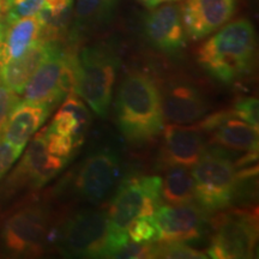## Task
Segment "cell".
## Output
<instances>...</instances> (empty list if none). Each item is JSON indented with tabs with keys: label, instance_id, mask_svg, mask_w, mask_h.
Returning <instances> with one entry per match:
<instances>
[{
	"label": "cell",
	"instance_id": "4dcf8cb0",
	"mask_svg": "<svg viewBox=\"0 0 259 259\" xmlns=\"http://www.w3.org/2000/svg\"><path fill=\"white\" fill-rule=\"evenodd\" d=\"M45 10L52 17H59L60 15L69 11L73 0H44Z\"/></svg>",
	"mask_w": 259,
	"mask_h": 259
},
{
	"label": "cell",
	"instance_id": "277c9868",
	"mask_svg": "<svg viewBox=\"0 0 259 259\" xmlns=\"http://www.w3.org/2000/svg\"><path fill=\"white\" fill-rule=\"evenodd\" d=\"M118 69L119 59L105 47H87L77 54L74 93L102 118L108 114Z\"/></svg>",
	"mask_w": 259,
	"mask_h": 259
},
{
	"label": "cell",
	"instance_id": "836d02e7",
	"mask_svg": "<svg viewBox=\"0 0 259 259\" xmlns=\"http://www.w3.org/2000/svg\"><path fill=\"white\" fill-rule=\"evenodd\" d=\"M3 21H4V14H2V12H0V27H2Z\"/></svg>",
	"mask_w": 259,
	"mask_h": 259
},
{
	"label": "cell",
	"instance_id": "9a60e30c",
	"mask_svg": "<svg viewBox=\"0 0 259 259\" xmlns=\"http://www.w3.org/2000/svg\"><path fill=\"white\" fill-rule=\"evenodd\" d=\"M163 119L169 124H193L209 111L203 93L191 82L171 79L160 88Z\"/></svg>",
	"mask_w": 259,
	"mask_h": 259
},
{
	"label": "cell",
	"instance_id": "8fae6325",
	"mask_svg": "<svg viewBox=\"0 0 259 259\" xmlns=\"http://www.w3.org/2000/svg\"><path fill=\"white\" fill-rule=\"evenodd\" d=\"M158 242H185L198 239L205 226V210L194 203H162L153 215Z\"/></svg>",
	"mask_w": 259,
	"mask_h": 259
},
{
	"label": "cell",
	"instance_id": "4316f807",
	"mask_svg": "<svg viewBox=\"0 0 259 259\" xmlns=\"http://www.w3.org/2000/svg\"><path fill=\"white\" fill-rule=\"evenodd\" d=\"M233 114L238 116L239 119L244 120L252 126L258 127L259 120V108H258V100L252 96H244L239 97L235 100L233 108L231 109Z\"/></svg>",
	"mask_w": 259,
	"mask_h": 259
},
{
	"label": "cell",
	"instance_id": "ba28073f",
	"mask_svg": "<svg viewBox=\"0 0 259 259\" xmlns=\"http://www.w3.org/2000/svg\"><path fill=\"white\" fill-rule=\"evenodd\" d=\"M120 177V156L111 149H101L80 163L74 176V189L83 200L93 205H102L112 198Z\"/></svg>",
	"mask_w": 259,
	"mask_h": 259
},
{
	"label": "cell",
	"instance_id": "603a6c76",
	"mask_svg": "<svg viewBox=\"0 0 259 259\" xmlns=\"http://www.w3.org/2000/svg\"><path fill=\"white\" fill-rule=\"evenodd\" d=\"M118 0H77L73 12V32L82 35L109 21Z\"/></svg>",
	"mask_w": 259,
	"mask_h": 259
},
{
	"label": "cell",
	"instance_id": "83f0119b",
	"mask_svg": "<svg viewBox=\"0 0 259 259\" xmlns=\"http://www.w3.org/2000/svg\"><path fill=\"white\" fill-rule=\"evenodd\" d=\"M45 9L44 0H22L5 12L6 21L14 22L17 19L37 15Z\"/></svg>",
	"mask_w": 259,
	"mask_h": 259
},
{
	"label": "cell",
	"instance_id": "9c48e42d",
	"mask_svg": "<svg viewBox=\"0 0 259 259\" xmlns=\"http://www.w3.org/2000/svg\"><path fill=\"white\" fill-rule=\"evenodd\" d=\"M50 232V213L41 205H29L17 210L5 220L2 239L12 254L41 251Z\"/></svg>",
	"mask_w": 259,
	"mask_h": 259
},
{
	"label": "cell",
	"instance_id": "5b68a950",
	"mask_svg": "<svg viewBox=\"0 0 259 259\" xmlns=\"http://www.w3.org/2000/svg\"><path fill=\"white\" fill-rule=\"evenodd\" d=\"M64 254L73 257L108 258L109 223L107 211L84 208L65 220L59 233Z\"/></svg>",
	"mask_w": 259,
	"mask_h": 259
},
{
	"label": "cell",
	"instance_id": "d6986e66",
	"mask_svg": "<svg viewBox=\"0 0 259 259\" xmlns=\"http://www.w3.org/2000/svg\"><path fill=\"white\" fill-rule=\"evenodd\" d=\"M52 109L53 108L44 103L18 100L6 121L3 138L22 154L32 136L47 120Z\"/></svg>",
	"mask_w": 259,
	"mask_h": 259
},
{
	"label": "cell",
	"instance_id": "7c38bea8",
	"mask_svg": "<svg viewBox=\"0 0 259 259\" xmlns=\"http://www.w3.org/2000/svg\"><path fill=\"white\" fill-rule=\"evenodd\" d=\"M198 125L216 147L245 154L258 151V127L239 119L231 109L212 113Z\"/></svg>",
	"mask_w": 259,
	"mask_h": 259
},
{
	"label": "cell",
	"instance_id": "f1b7e54d",
	"mask_svg": "<svg viewBox=\"0 0 259 259\" xmlns=\"http://www.w3.org/2000/svg\"><path fill=\"white\" fill-rule=\"evenodd\" d=\"M18 95L12 92L9 87L0 80V136L3 135L10 113L16 103L18 102Z\"/></svg>",
	"mask_w": 259,
	"mask_h": 259
},
{
	"label": "cell",
	"instance_id": "8992f818",
	"mask_svg": "<svg viewBox=\"0 0 259 259\" xmlns=\"http://www.w3.org/2000/svg\"><path fill=\"white\" fill-rule=\"evenodd\" d=\"M191 173L200 208L212 212L231 205L240 180L234 162L222 155L205 153Z\"/></svg>",
	"mask_w": 259,
	"mask_h": 259
},
{
	"label": "cell",
	"instance_id": "d4e9b609",
	"mask_svg": "<svg viewBox=\"0 0 259 259\" xmlns=\"http://www.w3.org/2000/svg\"><path fill=\"white\" fill-rule=\"evenodd\" d=\"M126 234H127L128 241L136 242V244H147V242L156 241L157 229L153 216L135 220L128 226Z\"/></svg>",
	"mask_w": 259,
	"mask_h": 259
},
{
	"label": "cell",
	"instance_id": "cb8c5ba5",
	"mask_svg": "<svg viewBox=\"0 0 259 259\" xmlns=\"http://www.w3.org/2000/svg\"><path fill=\"white\" fill-rule=\"evenodd\" d=\"M206 257V252L196 250L185 242H153V258L200 259Z\"/></svg>",
	"mask_w": 259,
	"mask_h": 259
},
{
	"label": "cell",
	"instance_id": "2e32d148",
	"mask_svg": "<svg viewBox=\"0 0 259 259\" xmlns=\"http://www.w3.org/2000/svg\"><path fill=\"white\" fill-rule=\"evenodd\" d=\"M235 9L236 0H184L180 14L186 35L194 41L209 36L231 21Z\"/></svg>",
	"mask_w": 259,
	"mask_h": 259
},
{
	"label": "cell",
	"instance_id": "5bb4252c",
	"mask_svg": "<svg viewBox=\"0 0 259 259\" xmlns=\"http://www.w3.org/2000/svg\"><path fill=\"white\" fill-rule=\"evenodd\" d=\"M67 54L69 51L52 41L47 57L25 84L22 93L24 101L44 103L51 108L63 101L66 96L61 90V74Z\"/></svg>",
	"mask_w": 259,
	"mask_h": 259
},
{
	"label": "cell",
	"instance_id": "6da1fadb",
	"mask_svg": "<svg viewBox=\"0 0 259 259\" xmlns=\"http://www.w3.org/2000/svg\"><path fill=\"white\" fill-rule=\"evenodd\" d=\"M116 118L130 143H149L161 134L164 119L160 88L149 74L132 71L124 77L116 95Z\"/></svg>",
	"mask_w": 259,
	"mask_h": 259
},
{
	"label": "cell",
	"instance_id": "7a4b0ae2",
	"mask_svg": "<svg viewBox=\"0 0 259 259\" xmlns=\"http://www.w3.org/2000/svg\"><path fill=\"white\" fill-rule=\"evenodd\" d=\"M255 54V34L248 19L226 23L197 51V63L210 76L229 84L250 73Z\"/></svg>",
	"mask_w": 259,
	"mask_h": 259
},
{
	"label": "cell",
	"instance_id": "30bf717a",
	"mask_svg": "<svg viewBox=\"0 0 259 259\" xmlns=\"http://www.w3.org/2000/svg\"><path fill=\"white\" fill-rule=\"evenodd\" d=\"M24 149L23 157L8 180L10 190L42 187L59 174L69 162L67 158L54 156L48 153L45 128L36 132L34 139Z\"/></svg>",
	"mask_w": 259,
	"mask_h": 259
},
{
	"label": "cell",
	"instance_id": "1f68e13d",
	"mask_svg": "<svg viewBox=\"0 0 259 259\" xmlns=\"http://www.w3.org/2000/svg\"><path fill=\"white\" fill-rule=\"evenodd\" d=\"M22 2V0H0V12L5 14L8 10H10L12 6L17 4V3Z\"/></svg>",
	"mask_w": 259,
	"mask_h": 259
},
{
	"label": "cell",
	"instance_id": "f546056e",
	"mask_svg": "<svg viewBox=\"0 0 259 259\" xmlns=\"http://www.w3.org/2000/svg\"><path fill=\"white\" fill-rule=\"evenodd\" d=\"M21 153L0 136V180L11 169Z\"/></svg>",
	"mask_w": 259,
	"mask_h": 259
},
{
	"label": "cell",
	"instance_id": "e575fe53",
	"mask_svg": "<svg viewBox=\"0 0 259 259\" xmlns=\"http://www.w3.org/2000/svg\"><path fill=\"white\" fill-rule=\"evenodd\" d=\"M141 2H143V3H144V4H145V6H147V5L149 4V3H150V2H151V0H141Z\"/></svg>",
	"mask_w": 259,
	"mask_h": 259
},
{
	"label": "cell",
	"instance_id": "4fadbf2b",
	"mask_svg": "<svg viewBox=\"0 0 259 259\" xmlns=\"http://www.w3.org/2000/svg\"><path fill=\"white\" fill-rule=\"evenodd\" d=\"M162 137L160 160L167 168H193L206 153V136L198 124H168Z\"/></svg>",
	"mask_w": 259,
	"mask_h": 259
},
{
	"label": "cell",
	"instance_id": "484cf974",
	"mask_svg": "<svg viewBox=\"0 0 259 259\" xmlns=\"http://www.w3.org/2000/svg\"><path fill=\"white\" fill-rule=\"evenodd\" d=\"M45 139H46L48 153L58 157L70 160L71 154L77 148L72 137L57 134V132L52 131L48 127L45 128Z\"/></svg>",
	"mask_w": 259,
	"mask_h": 259
},
{
	"label": "cell",
	"instance_id": "e0dca14e",
	"mask_svg": "<svg viewBox=\"0 0 259 259\" xmlns=\"http://www.w3.org/2000/svg\"><path fill=\"white\" fill-rule=\"evenodd\" d=\"M48 38L46 11L9 22L4 16L0 27V67L22 57L41 38Z\"/></svg>",
	"mask_w": 259,
	"mask_h": 259
},
{
	"label": "cell",
	"instance_id": "52a82bcc",
	"mask_svg": "<svg viewBox=\"0 0 259 259\" xmlns=\"http://www.w3.org/2000/svg\"><path fill=\"white\" fill-rule=\"evenodd\" d=\"M258 218L254 210L236 209L212 220L213 235L206 254L210 258H252L258 238Z\"/></svg>",
	"mask_w": 259,
	"mask_h": 259
},
{
	"label": "cell",
	"instance_id": "ffe728a7",
	"mask_svg": "<svg viewBox=\"0 0 259 259\" xmlns=\"http://www.w3.org/2000/svg\"><path fill=\"white\" fill-rule=\"evenodd\" d=\"M52 41L47 37L41 38L23 56L0 67V80L17 95H22L25 84L47 57Z\"/></svg>",
	"mask_w": 259,
	"mask_h": 259
},
{
	"label": "cell",
	"instance_id": "3957f363",
	"mask_svg": "<svg viewBox=\"0 0 259 259\" xmlns=\"http://www.w3.org/2000/svg\"><path fill=\"white\" fill-rule=\"evenodd\" d=\"M163 203L161 199V177L132 176L120 180L109 199L107 211L109 223L108 258L128 242V226L139 218H150Z\"/></svg>",
	"mask_w": 259,
	"mask_h": 259
},
{
	"label": "cell",
	"instance_id": "ac0fdd59",
	"mask_svg": "<svg viewBox=\"0 0 259 259\" xmlns=\"http://www.w3.org/2000/svg\"><path fill=\"white\" fill-rule=\"evenodd\" d=\"M156 8L149 14L144 23V31L149 42L166 53L180 51L186 44L180 6L164 3Z\"/></svg>",
	"mask_w": 259,
	"mask_h": 259
},
{
	"label": "cell",
	"instance_id": "44dd1931",
	"mask_svg": "<svg viewBox=\"0 0 259 259\" xmlns=\"http://www.w3.org/2000/svg\"><path fill=\"white\" fill-rule=\"evenodd\" d=\"M90 113L76 93H70L60 106L59 111L53 116L48 128L57 134L70 136L78 148L83 143L84 134L90 125Z\"/></svg>",
	"mask_w": 259,
	"mask_h": 259
},
{
	"label": "cell",
	"instance_id": "d6a6232c",
	"mask_svg": "<svg viewBox=\"0 0 259 259\" xmlns=\"http://www.w3.org/2000/svg\"><path fill=\"white\" fill-rule=\"evenodd\" d=\"M177 2H180V0H151V2L149 3L147 6L150 9H154V8H156L157 5L164 4V3H177Z\"/></svg>",
	"mask_w": 259,
	"mask_h": 259
},
{
	"label": "cell",
	"instance_id": "7402d4cb",
	"mask_svg": "<svg viewBox=\"0 0 259 259\" xmlns=\"http://www.w3.org/2000/svg\"><path fill=\"white\" fill-rule=\"evenodd\" d=\"M161 199L163 203L173 205L196 202L194 183L190 168L168 167L166 176L161 178Z\"/></svg>",
	"mask_w": 259,
	"mask_h": 259
}]
</instances>
